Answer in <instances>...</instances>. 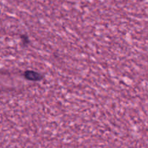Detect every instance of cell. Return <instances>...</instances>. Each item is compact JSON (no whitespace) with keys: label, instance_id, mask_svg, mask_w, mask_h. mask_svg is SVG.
<instances>
[{"label":"cell","instance_id":"6da1fadb","mask_svg":"<svg viewBox=\"0 0 148 148\" xmlns=\"http://www.w3.org/2000/svg\"><path fill=\"white\" fill-rule=\"evenodd\" d=\"M25 77L30 81H40L43 78L40 73L33 71H26L25 73Z\"/></svg>","mask_w":148,"mask_h":148}]
</instances>
